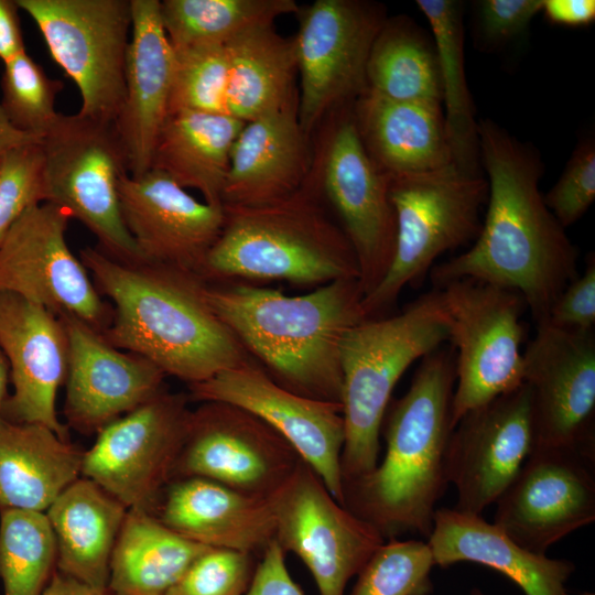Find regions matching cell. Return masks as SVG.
I'll return each instance as SVG.
<instances>
[{"label": "cell", "mask_w": 595, "mask_h": 595, "mask_svg": "<svg viewBox=\"0 0 595 595\" xmlns=\"http://www.w3.org/2000/svg\"><path fill=\"white\" fill-rule=\"evenodd\" d=\"M58 317L68 345L64 415L71 426L98 432L164 390L166 375L152 361L115 347L73 315Z\"/></svg>", "instance_id": "21"}, {"label": "cell", "mask_w": 595, "mask_h": 595, "mask_svg": "<svg viewBox=\"0 0 595 595\" xmlns=\"http://www.w3.org/2000/svg\"><path fill=\"white\" fill-rule=\"evenodd\" d=\"M298 111L295 102L245 122L231 147L224 206L267 204L302 187L313 161Z\"/></svg>", "instance_id": "25"}, {"label": "cell", "mask_w": 595, "mask_h": 595, "mask_svg": "<svg viewBox=\"0 0 595 595\" xmlns=\"http://www.w3.org/2000/svg\"><path fill=\"white\" fill-rule=\"evenodd\" d=\"M158 516L180 536L208 548L262 554L274 540L269 498L247 495L202 477L173 479Z\"/></svg>", "instance_id": "26"}, {"label": "cell", "mask_w": 595, "mask_h": 595, "mask_svg": "<svg viewBox=\"0 0 595 595\" xmlns=\"http://www.w3.org/2000/svg\"><path fill=\"white\" fill-rule=\"evenodd\" d=\"M332 116L326 140L310 174L355 251L358 281L366 296L386 275L394 252L396 217L389 180L364 147L353 104Z\"/></svg>", "instance_id": "11"}, {"label": "cell", "mask_w": 595, "mask_h": 595, "mask_svg": "<svg viewBox=\"0 0 595 595\" xmlns=\"http://www.w3.org/2000/svg\"><path fill=\"white\" fill-rule=\"evenodd\" d=\"M43 595H113L108 587H95L55 571Z\"/></svg>", "instance_id": "49"}, {"label": "cell", "mask_w": 595, "mask_h": 595, "mask_svg": "<svg viewBox=\"0 0 595 595\" xmlns=\"http://www.w3.org/2000/svg\"><path fill=\"white\" fill-rule=\"evenodd\" d=\"M439 289L455 355L452 426L468 411L523 383L521 315L527 309L512 290L472 279Z\"/></svg>", "instance_id": "9"}, {"label": "cell", "mask_w": 595, "mask_h": 595, "mask_svg": "<svg viewBox=\"0 0 595 595\" xmlns=\"http://www.w3.org/2000/svg\"><path fill=\"white\" fill-rule=\"evenodd\" d=\"M434 565L428 542L388 539L358 573L349 595H426Z\"/></svg>", "instance_id": "39"}, {"label": "cell", "mask_w": 595, "mask_h": 595, "mask_svg": "<svg viewBox=\"0 0 595 595\" xmlns=\"http://www.w3.org/2000/svg\"><path fill=\"white\" fill-rule=\"evenodd\" d=\"M543 201L565 229L581 219L595 201V141L583 138L567 161L558 182Z\"/></svg>", "instance_id": "43"}, {"label": "cell", "mask_w": 595, "mask_h": 595, "mask_svg": "<svg viewBox=\"0 0 595 595\" xmlns=\"http://www.w3.org/2000/svg\"><path fill=\"white\" fill-rule=\"evenodd\" d=\"M41 142L10 150L0 158V241L30 207L45 202Z\"/></svg>", "instance_id": "41"}, {"label": "cell", "mask_w": 595, "mask_h": 595, "mask_svg": "<svg viewBox=\"0 0 595 595\" xmlns=\"http://www.w3.org/2000/svg\"><path fill=\"white\" fill-rule=\"evenodd\" d=\"M366 86L394 101L442 105L433 40L405 17L387 19L369 52Z\"/></svg>", "instance_id": "34"}, {"label": "cell", "mask_w": 595, "mask_h": 595, "mask_svg": "<svg viewBox=\"0 0 595 595\" xmlns=\"http://www.w3.org/2000/svg\"><path fill=\"white\" fill-rule=\"evenodd\" d=\"M543 0H483L478 8V33L489 45H500L520 35L534 15L541 12Z\"/></svg>", "instance_id": "45"}, {"label": "cell", "mask_w": 595, "mask_h": 595, "mask_svg": "<svg viewBox=\"0 0 595 595\" xmlns=\"http://www.w3.org/2000/svg\"><path fill=\"white\" fill-rule=\"evenodd\" d=\"M188 396L165 389L97 433L82 475L128 509L153 513L173 479L188 429Z\"/></svg>", "instance_id": "13"}, {"label": "cell", "mask_w": 595, "mask_h": 595, "mask_svg": "<svg viewBox=\"0 0 595 595\" xmlns=\"http://www.w3.org/2000/svg\"><path fill=\"white\" fill-rule=\"evenodd\" d=\"M244 125L226 113H171L158 136L151 169L165 173L183 188L197 190L204 202L224 206L230 151Z\"/></svg>", "instance_id": "31"}, {"label": "cell", "mask_w": 595, "mask_h": 595, "mask_svg": "<svg viewBox=\"0 0 595 595\" xmlns=\"http://www.w3.org/2000/svg\"><path fill=\"white\" fill-rule=\"evenodd\" d=\"M455 380L453 349L440 347L423 357L408 391L385 414L382 461L344 487V507L385 539L403 533L429 538L432 531L436 502L448 484Z\"/></svg>", "instance_id": "4"}, {"label": "cell", "mask_w": 595, "mask_h": 595, "mask_svg": "<svg viewBox=\"0 0 595 595\" xmlns=\"http://www.w3.org/2000/svg\"><path fill=\"white\" fill-rule=\"evenodd\" d=\"M69 213L52 204L28 208L0 241V293L73 315L102 332L111 314L66 240Z\"/></svg>", "instance_id": "15"}, {"label": "cell", "mask_w": 595, "mask_h": 595, "mask_svg": "<svg viewBox=\"0 0 595 595\" xmlns=\"http://www.w3.org/2000/svg\"><path fill=\"white\" fill-rule=\"evenodd\" d=\"M353 112L365 149L388 180L455 164L442 105L394 101L366 89Z\"/></svg>", "instance_id": "27"}, {"label": "cell", "mask_w": 595, "mask_h": 595, "mask_svg": "<svg viewBox=\"0 0 595 595\" xmlns=\"http://www.w3.org/2000/svg\"><path fill=\"white\" fill-rule=\"evenodd\" d=\"M3 65L0 106L4 115L18 130L42 141L61 115L54 104L63 82L50 78L25 51Z\"/></svg>", "instance_id": "38"}, {"label": "cell", "mask_w": 595, "mask_h": 595, "mask_svg": "<svg viewBox=\"0 0 595 595\" xmlns=\"http://www.w3.org/2000/svg\"><path fill=\"white\" fill-rule=\"evenodd\" d=\"M533 448L595 454V334L537 324L522 351Z\"/></svg>", "instance_id": "17"}, {"label": "cell", "mask_w": 595, "mask_h": 595, "mask_svg": "<svg viewBox=\"0 0 595 595\" xmlns=\"http://www.w3.org/2000/svg\"><path fill=\"white\" fill-rule=\"evenodd\" d=\"M128 508L98 484L79 477L45 511L57 547L56 570L107 587L109 564Z\"/></svg>", "instance_id": "29"}, {"label": "cell", "mask_w": 595, "mask_h": 595, "mask_svg": "<svg viewBox=\"0 0 595 595\" xmlns=\"http://www.w3.org/2000/svg\"><path fill=\"white\" fill-rule=\"evenodd\" d=\"M225 47L227 115L247 122L299 102L294 36L263 25L241 33Z\"/></svg>", "instance_id": "32"}, {"label": "cell", "mask_w": 595, "mask_h": 595, "mask_svg": "<svg viewBox=\"0 0 595 595\" xmlns=\"http://www.w3.org/2000/svg\"><path fill=\"white\" fill-rule=\"evenodd\" d=\"M487 197V178L455 164L389 180L394 252L381 282L363 298L365 317L385 316L402 290L421 280L441 255L475 241Z\"/></svg>", "instance_id": "7"}, {"label": "cell", "mask_w": 595, "mask_h": 595, "mask_svg": "<svg viewBox=\"0 0 595 595\" xmlns=\"http://www.w3.org/2000/svg\"><path fill=\"white\" fill-rule=\"evenodd\" d=\"M269 501L275 542L302 560L320 595H345L350 578L386 541L371 523L338 502L302 458Z\"/></svg>", "instance_id": "14"}, {"label": "cell", "mask_w": 595, "mask_h": 595, "mask_svg": "<svg viewBox=\"0 0 595 595\" xmlns=\"http://www.w3.org/2000/svg\"><path fill=\"white\" fill-rule=\"evenodd\" d=\"M0 347L13 385L0 415L17 423L44 425L69 441L68 428L56 412V396L68 364L61 318L21 296L0 293Z\"/></svg>", "instance_id": "23"}, {"label": "cell", "mask_w": 595, "mask_h": 595, "mask_svg": "<svg viewBox=\"0 0 595 595\" xmlns=\"http://www.w3.org/2000/svg\"><path fill=\"white\" fill-rule=\"evenodd\" d=\"M41 147L45 202L84 224L105 253L144 261L120 212L118 185L128 169L115 126L61 113Z\"/></svg>", "instance_id": "8"}, {"label": "cell", "mask_w": 595, "mask_h": 595, "mask_svg": "<svg viewBox=\"0 0 595 595\" xmlns=\"http://www.w3.org/2000/svg\"><path fill=\"white\" fill-rule=\"evenodd\" d=\"M207 549L171 530L155 515L128 509L112 550L107 587L113 595H166Z\"/></svg>", "instance_id": "33"}, {"label": "cell", "mask_w": 595, "mask_h": 595, "mask_svg": "<svg viewBox=\"0 0 595 595\" xmlns=\"http://www.w3.org/2000/svg\"><path fill=\"white\" fill-rule=\"evenodd\" d=\"M448 338L447 313L435 288L400 313L366 318L346 333L340 348L343 494L378 464L383 418L401 376Z\"/></svg>", "instance_id": "6"}, {"label": "cell", "mask_w": 595, "mask_h": 595, "mask_svg": "<svg viewBox=\"0 0 595 595\" xmlns=\"http://www.w3.org/2000/svg\"><path fill=\"white\" fill-rule=\"evenodd\" d=\"M15 0H0V60L6 63L25 51Z\"/></svg>", "instance_id": "48"}, {"label": "cell", "mask_w": 595, "mask_h": 595, "mask_svg": "<svg viewBox=\"0 0 595 595\" xmlns=\"http://www.w3.org/2000/svg\"><path fill=\"white\" fill-rule=\"evenodd\" d=\"M122 220L144 261L199 274L225 220L224 206L192 196L165 173L125 174L118 185Z\"/></svg>", "instance_id": "22"}, {"label": "cell", "mask_w": 595, "mask_h": 595, "mask_svg": "<svg viewBox=\"0 0 595 595\" xmlns=\"http://www.w3.org/2000/svg\"><path fill=\"white\" fill-rule=\"evenodd\" d=\"M293 0H163L160 18L174 51L226 45L241 33L296 13Z\"/></svg>", "instance_id": "36"}, {"label": "cell", "mask_w": 595, "mask_h": 595, "mask_svg": "<svg viewBox=\"0 0 595 595\" xmlns=\"http://www.w3.org/2000/svg\"><path fill=\"white\" fill-rule=\"evenodd\" d=\"M416 6L432 32L445 127L454 162L466 172L480 174L477 121L464 68L463 4L454 0H418Z\"/></svg>", "instance_id": "35"}, {"label": "cell", "mask_w": 595, "mask_h": 595, "mask_svg": "<svg viewBox=\"0 0 595 595\" xmlns=\"http://www.w3.org/2000/svg\"><path fill=\"white\" fill-rule=\"evenodd\" d=\"M595 454L533 448L496 501L494 524L520 547L545 554L595 520Z\"/></svg>", "instance_id": "19"}, {"label": "cell", "mask_w": 595, "mask_h": 595, "mask_svg": "<svg viewBox=\"0 0 595 595\" xmlns=\"http://www.w3.org/2000/svg\"><path fill=\"white\" fill-rule=\"evenodd\" d=\"M207 298L274 382L306 398L342 402V343L366 320L358 279L332 281L302 295L244 281L209 283Z\"/></svg>", "instance_id": "3"}, {"label": "cell", "mask_w": 595, "mask_h": 595, "mask_svg": "<svg viewBox=\"0 0 595 595\" xmlns=\"http://www.w3.org/2000/svg\"><path fill=\"white\" fill-rule=\"evenodd\" d=\"M79 259L98 292L113 304L101 333L115 347L188 385L252 359L214 312L209 283L197 272L121 261L94 247L82 249Z\"/></svg>", "instance_id": "2"}, {"label": "cell", "mask_w": 595, "mask_h": 595, "mask_svg": "<svg viewBox=\"0 0 595 595\" xmlns=\"http://www.w3.org/2000/svg\"><path fill=\"white\" fill-rule=\"evenodd\" d=\"M534 447L530 391L526 383L468 411L447 446V479L455 509L480 515L513 482Z\"/></svg>", "instance_id": "20"}, {"label": "cell", "mask_w": 595, "mask_h": 595, "mask_svg": "<svg viewBox=\"0 0 595 595\" xmlns=\"http://www.w3.org/2000/svg\"><path fill=\"white\" fill-rule=\"evenodd\" d=\"M256 566L255 555L250 553L209 548L166 595H245Z\"/></svg>", "instance_id": "42"}, {"label": "cell", "mask_w": 595, "mask_h": 595, "mask_svg": "<svg viewBox=\"0 0 595 595\" xmlns=\"http://www.w3.org/2000/svg\"><path fill=\"white\" fill-rule=\"evenodd\" d=\"M77 85L78 115L115 125L125 100L131 0H15Z\"/></svg>", "instance_id": "10"}, {"label": "cell", "mask_w": 595, "mask_h": 595, "mask_svg": "<svg viewBox=\"0 0 595 595\" xmlns=\"http://www.w3.org/2000/svg\"><path fill=\"white\" fill-rule=\"evenodd\" d=\"M245 595H303L291 577L285 564V553L275 540L261 554Z\"/></svg>", "instance_id": "46"}, {"label": "cell", "mask_w": 595, "mask_h": 595, "mask_svg": "<svg viewBox=\"0 0 595 595\" xmlns=\"http://www.w3.org/2000/svg\"><path fill=\"white\" fill-rule=\"evenodd\" d=\"M37 142L41 140L18 130L0 106V158L12 149Z\"/></svg>", "instance_id": "50"}, {"label": "cell", "mask_w": 595, "mask_h": 595, "mask_svg": "<svg viewBox=\"0 0 595 595\" xmlns=\"http://www.w3.org/2000/svg\"><path fill=\"white\" fill-rule=\"evenodd\" d=\"M3 595H43L56 571L57 547L45 512L0 510Z\"/></svg>", "instance_id": "37"}, {"label": "cell", "mask_w": 595, "mask_h": 595, "mask_svg": "<svg viewBox=\"0 0 595 595\" xmlns=\"http://www.w3.org/2000/svg\"><path fill=\"white\" fill-rule=\"evenodd\" d=\"M83 454L44 425L0 415V510L45 512L79 478Z\"/></svg>", "instance_id": "30"}, {"label": "cell", "mask_w": 595, "mask_h": 595, "mask_svg": "<svg viewBox=\"0 0 595 595\" xmlns=\"http://www.w3.org/2000/svg\"><path fill=\"white\" fill-rule=\"evenodd\" d=\"M565 595H570V594L566 593ZM580 595H595V594H594V593H591V592H584V593H582V594H580Z\"/></svg>", "instance_id": "52"}, {"label": "cell", "mask_w": 595, "mask_h": 595, "mask_svg": "<svg viewBox=\"0 0 595 595\" xmlns=\"http://www.w3.org/2000/svg\"><path fill=\"white\" fill-rule=\"evenodd\" d=\"M541 12L553 24L584 26L595 20L594 0H543Z\"/></svg>", "instance_id": "47"}, {"label": "cell", "mask_w": 595, "mask_h": 595, "mask_svg": "<svg viewBox=\"0 0 595 595\" xmlns=\"http://www.w3.org/2000/svg\"><path fill=\"white\" fill-rule=\"evenodd\" d=\"M320 198L309 174L301 188L282 199L224 206L223 229L199 275L208 283L286 281L315 288L359 280L355 251Z\"/></svg>", "instance_id": "5"}, {"label": "cell", "mask_w": 595, "mask_h": 595, "mask_svg": "<svg viewBox=\"0 0 595 595\" xmlns=\"http://www.w3.org/2000/svg\"><path fill=\"white\" fill-rule=\"evenodd\" d=\"M300 459L290 443L253 413L230 403L206 401L191 412L173 479L202 477L269 498Z\"/></svg>", "instance_id": "16"}, {"label": "cell", "mask_w": 595, "mask_h": 595, "mask_svg": "<svg viewBox=\"0 0 595 595\" xmlns=\"http://www.w3.org/2000/svg\"><path fill=\"white\" fill-rule=\"evenodd\" d=\"M543 323V322H542ZM545 323L564 329L592 331L595 325V258L589 253L585 270L572 280L550 309ZM537 325V324H536Z\"/></svg>", "instance_id": "44"}, {"label": "cell", "mask_w": 595, "mask_h": 595, "mask_svg": "<svg viewBox=\"0 0 595 595\" xmlns=\"http://www.w3.org/2000/svg\"><path fill=\"white\" fill-rule=\"evenodd\" d=\"M428 539L435 565L483 564L506 575L526 595H565L575 570L572 561L533 553L480 515L455 508L436 509Z\"/></svg>", "instance_id": "28"}, {"label": "cell", "mask_w": 595, "mask_h": 595, "mask_svg": "<svg viewBox=\"0 0 595 595\" xmlns=\"http://www.w3.org/2000/svg\"><path fill=\"white\" fill-rule=\"evenodd\" d=\"M296 14L298 112L310 136L325 116L366 90L369 52L387 19L380 4L360 0H316Z\"/></svg>", "instance_id": "12"}, {"label": "cell", "mask_w": 595, "mask_h": 595, "mask_svg": "<svg viewBox=\"0 0 595 595\" xmlns=\"http://www.w3.org/2000/svg\"><path fill=\"white\" fill-rule=\"evenodd\" d=\"M132 29L126 63V91L115 129L128 174L151 169L160 130L169 116L175 52L160 18L159 0H131Z\"/></svg>", "instance_id": "24"}, {"label": "cell", "mask_w": 595, "mask_h": 595, "mask_svg": "<svg viewBox=\"0 0 595 595\" xmlns=\"http://www.w3.org/2000/svg\"><path fill=\"white\" fill-rule=\"evenodd\" d=\"M175 52L169 115L178 111L226 113L228 57L225 45Z\"/></svg>", "instance_id": "40"}, {"label": "cell", "mask_w": 595, "mask_h": 595, "mask_svg": "<svg viewBox=\"0 0 595 595\" xmlns=\"http://www.w3.org/2000/svg\"><path fill=\"white\" fill-rule=\"evenodd\" d=\"M9 380V366L6 356L0 347V413L8 397L7 387Z\"/></svg>", "instance_id": "51"}, {"label": "cell", "mask_w": 595, "mask_h": 595, "mask_svg": "<svg viewBox=\"0 0 595 595\" xmlns=\"http://www.w3.org/2000/svg\"><path fill=\"white\" fill-rule=\"evenodd\" d=\"M188 399L240 407L269 424L320 476L344 506L340 456L345 442L342 404L306 398L274 382L253 360L188 385Z\"/></svg>", "instance_id": "18"}, {"label": "cell", "mask_w": 595, "mask_h": 595, "mask_svg": "<svg viewBox=\"0 0 595 595\" xmlns=\"http://www.w3.org/2000/svg\"><path fill=\"white\" fill-rule=\"evenodd\" d=\"M487 210L469 249L431 269L434 288L472 279L518 292L536 324L578 275L576 247L547 207L538 151L489 119L477 121Z\"/></svg>", "instance_id": "1"}]
</instances>
